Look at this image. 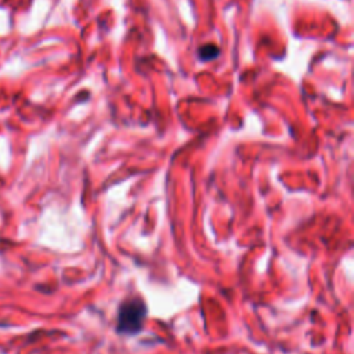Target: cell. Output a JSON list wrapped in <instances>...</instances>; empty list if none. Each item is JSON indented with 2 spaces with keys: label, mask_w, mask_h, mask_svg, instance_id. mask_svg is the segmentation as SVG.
I'll return each instance as SVG.
<instances>
[{
  "label": "cell",
  "mask_w": 354,
  "mask_h": 354,
  "mask_svg": "<svg viewBox=\"0 0 354 354\" xmlns=\"http://www.w3.org/2000/svg\"><path fill=\"white\" fill-rule=\"evenodd\" d=\"M219 48L215 45H205L199 49V57L204 61H210L219 56Z\"/></svg>",
  "instance_id": "7a4b0ae2"
},
{
  "label": "cell",
  "mask_w": 354,
  "mask_h": 354,
  "mask_svg": "<svg viewBox=\"0 0 354 354\" xmlns=\"http://www.w3.org/2000/svg\"><path fill=\"white\" fill-rule=\"evenodd\" d=\"M147 314V304L141 297H128L118 308L117 332L121 335H137L144 326Z\"/></svg>",
  "instance_id": "6da1fadb"
}]
</instances>
